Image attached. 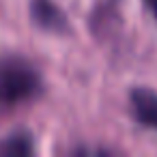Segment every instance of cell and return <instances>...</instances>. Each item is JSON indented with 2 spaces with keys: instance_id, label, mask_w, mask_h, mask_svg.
I'll list each match as a JSON object with an SVG mask.
<instances>
[{
  "instance_id": "3957f363",
  "label": "cell",
  "mask_w": 157,
  "mask_h": 157,
  "mask_svg": "<svg viewBox=\"0 0 157 157\" xmlns=\"http://www.w3.org/2000/svg\"><path fill=\"white\" fill-rule=\"evenodd\" d=\"M129 105L133 118L146 127L157 131V93L144 86H138L129 93Z\"/></svg>"
},
{
  "instance_id": "5b68a950",
  "label": "cell",
  "mask_w": 157,
  "mask_h": 157,
  "mask_svg": "<svg viewBox=\"0 0 157 157\" xmlns=\"http://www.w3.org/2000/svg\"><path fill=\"white\" fill-rule=\"evenodd\" d=\"M146 7L151 9V13H153V17L157 22V0H146Z\"/></svg>"
},
{
  "instance_id": "6da1fadb",
  "label": "cell",
  "mask_w": 157,
  "mask_h": 157,
  "mask_svg": "<svg viewBox=\"0 0 157 157\" xmlns=\"http://www.w3.org/2000/svg\"><path fill=\"white\" fill-rule=\"evenodd\" d=\"M43 93L41 73L20 56L0 58V105L13 108L37 99Z\"/></svg>"
},
{
  "instance_id": "277c9868",
  "label": "cell",
  "mask_w": 157,
  "mask_h": 157,
  "mask_svg": "<svg viewBox=\"0 0 157 157\" xmlns=\"http://www.w3.org/2000/svg\"><path fill=\"white\" fill-rule=\"evenodd\" d=\"M35 153V140L26 131H15L0 142L2 157H30Z\"/></svg>"
},
{
  "instance_id": "7a4b0ae2",
  "label": "cell",
  "mask_w": 157,
  "mask_h": 157,
  "mask_svg": "<svg viewBox=\"0 0 157 157\" xmlns=\"http://www.w3.org/2000/svg\"><path fill=\"white\" fill-rule=\"evenodd\" d=\"M30 17L33 22L48 33H65L69 28L65 11L54 2V0H33L30 2Z\"/></svg>"
}]
</instances>
